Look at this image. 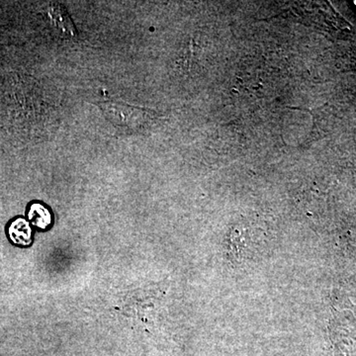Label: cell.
Instances as JSON below:
<instances>
[{
    "label": "cell",
    "mask_w": 356,
    "mask_h": 356,
    "mask_svg": "<svg viewBox=\"0 0 356 356\" xmlns=\"http://www.w3.org/2000/svg\"><path fill=\"white\" fill-rule=\"evenodd\" d=\"M100 109L117 129L127 133L140 132L149 121V112L122 102L99 103Z\"/></svg>",
    "instance_id": "6da1fadb"
},
{
    "label": "cell",
    "mask_w": 356,
    "mask_h": 356,
    "mask_svg": "<svg viewBox=\"0 0 356 356\" xmlns=\"http://www.w3.org/2000/svg\"><path fill=\"white\" fill-rule=\"evenodd\" d=\"M50 16L54 25L58 31L65 37L76 36V31L69 14L65 10L64 7L53 6L51 7Z\"/></svg>",
    "instance_id": "7a4b0ae2"
},
{
    "label": "cell",
    "mask_w": 356,
    "mask_h": 356,
    "mask_svg": "<svg viewBox=\"0 0 356 356\" xmlns=\"http://www.w3.org/2000/svg\"><path fill=\"white\" fill-rule=\"evenodd\" d=\"M9 236L16 245H28L32 241V229L24 219L15 220L9 227Z\"/></svg>",
    "instance_id": "3957f363"
},
{
    "label": "cell",
    "mask_w": 356,
    "mask_h": 356,
    "mask_svg": "<svg viewBox=\"0 0 356 356\" xmlns=\"http://www.w3.org/2000/svg\"><path fill=\"white\" fill-rule=\"evenodd\" d=\"M28 218L34 226L40 229H46L51 222L50 211L38 203L33 204L28 213Z\"/></svg>",
    "instance_id": "277c9868"
}]
</instances>
